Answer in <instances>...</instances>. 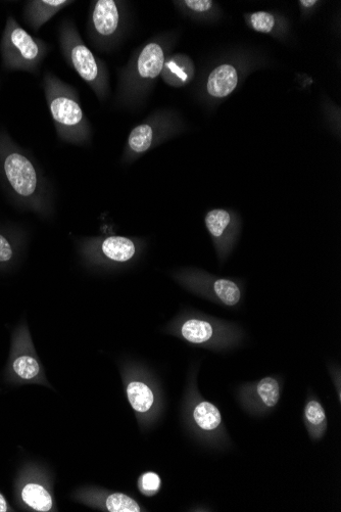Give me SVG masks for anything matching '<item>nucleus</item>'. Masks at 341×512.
Masks as SVG:
<instances>
[{
  "instance_id": "412c9836",
  "label": "nucleus",
  "mask_w": 341,
  "mask_h": 512,
  "mask_svg": "<svg viewBox=\"0 0 341 512\" xmlns=\"http://www.w3.org/2000/svg\"><path fill=\"white\" fill-rule=\"evenodd\" d=\"M258 394L264 404L268 407H274L280 397L278 382L272 378L263 379L257 387Z\"/></svg>"
},
{
  "instance_id": "0eeeda50",
  "label": "nucleus",
  "mask_w": 341,
  "mask_h": 512,
  "mask_svg": "<svg viewBox=\"0 0 341 512\" xmlns=\"http://www.w3.org/2000/svg\"><path fill=\"white\" fill-rule=\"evenodd\" d=\"M14 496L19 507L26 511L59 510L54 495L53 478L36 463L27 462L19 471L15 479Z\"/></svg>"
},
{
  "instance_id": "1a4fd4ad",
  "label": "nucleus",
  "mask_w": 341,
  "mask_h": 512,
  "mask_svg": "<svg viewBox=\"0 0 341 512\" xmlns=\"http://www.w3.org/2000/svg\"><path fill=\"white\" fill-rule=\"evenodd\" d=\"M123 27L122 5L115 0H95L88 12L86 34L96 51L107 50Z\"/></svg>"
},
{
  "instance_id": "2eb2a0df",
  "label": "nucleus",
  "mask_w": 341,
  "mask_h": 512,
  "mask_svg": "<svg viewBox=\"0 0 341 512\" xmlns=\"http://www.w3.org/2000/svg\"><path fill=\"white\" fill-rule=\"evenodd\" d=\"M73 499L83 505L109 512H140V505L124 493H104L90 487L80 488L73 493Z\"/></svg>"
},
{
  "instance_id": "f8f14e48",
  "label": "nucleus",
  "mask_w": 341,
  "mask_h": 512,
  "mask_svg": "<svg viewBox=\"0 0 341 512\" xmlns=\"http://www.w3.org/2000/svg\"><path fill=\"white\" fill-rule=\"evenodd\" d=\"M29 244L25 227L16 223H0V274L17 270L23 263Z\"/></svg>"
},
{
  "instance_id": "dca6fc26",
  "label": "nucleus",
  "mask_w": 341,
  "mask_h": 512,
  "mask_svg": "<svg viewBox=\"0 0 341 512\" xmlns=\"http://www.w3.org/2000/svg\"><path fill=\"white\" fill-rule=\"evenodd\" d=\"M73 4V0H29L23 9V19L34 32H38L46 23Z\"/></svg>"
},
{
  "instance_id": "a878e982",
  "label": "nucleus",
  "mask_w": 341,
  "mask_h": 512,
  "mask_svg": "<svg viewBox=\"0 0 341 512\" xmlns=\"http://www.w3.org/2000/svg\"><path fill=\"white\" fill-rule=\"evenodd\" d=\"M14 508L10 505L5 495L0 492V512H13Z\"/></svg>"
},
{
  "instance_id": "423d86ee",
  "label": "nucleus",
  "mask_w": 341,
  "mask_h": 512,
  "mask_svg": "<svg viewBox=\"0 0 341 512\" xmlns=\"http://www.w3.org/2000/svg\"><path fill=\"white\" fill-rule=\"evenodd\" d=\"M5 380L12 385H41L53 389L35 350L26 320L14 330L9 359L4 370Z\"/></svg>"
},
{
  "instance_id": "4be33fe9",
  "label": "nucleus",
  "mask_w": 341,
  "mask_h": 512,
  "mask_svg": "<svg viewBox=\"0 0 341 512\" xmlns=\"http://www.w3.org/2000/svg\"><path fill=\"white\" fill-rule=\"evenodd\" d=\"M161 478L158 474L149 472L143 474L138 480V488L146 496H154L161 489Z\"/></svg>"
},
{
  "instance_id": "393cba45",
  "label": "nucleus",
  "mask_w": 341,
  "mask_h": 512,
  "mask_svg": "<svg viewBox=\"0 0 341 512\" xmlns=\"http://www.w3.org/2000/svg\"><path fill=\"white\" fill-rule=\"evenodd\" d=\"M180 4L187 10L199 14L206 13L213 8V2H211V0H185V2Z\"/></svg>"
},
{
  "instance_id": "9d476101",
  "label": "nucleus",
  "mask_w": 341,
  "mask_h": 512,
  "mask_svg": "<svg viewBox=\"0 0 341 512\" xmlns=\"http://www.w3.org/2000/svg\"><path fill=\"white\" fill-rule=\"evenodd\" d=\"M172 276L177 283L191 291H209L225 306H236L241 300V290L231 279L214 277L202 270L191 268L175 271Z\"/></svg>"
},
{
  "instance_id": "bb28decb",
  "label": "nucleus",
  "mask_w": 341,
  "mask_h": 512,
  "mask_svg": "<svg viewBox=\"0 0 341 512\" xmlns=\"http://www.w3.org/2000/svg\"><path fill=\"white\" fill-rule=\"evenodd\" d=\"M300 4L303 8L311 9L318 4V2H316V0H301Z\"/></svg>"
},
{
  "instance_id": "6ab92c4d",
  "label": "nucleus",
  "mask_w": 341,
  "mask_h": 512,
  "mask_svg": "<svg viewBox=\"0 0 341 512\" xmlns=\"http://www.w3.org/2000/svg\"><path fill=\"white\" fill-rule=\"evenodd\" d=\"M127 398L135 412L149 413L156 403V395L151 386L139 379H130L126 387Z\"/></svg>"
},
{
  "instance_id": "f3484780",
  "label": "nucleus",
  "mask_w": 341,
  "mask_h": 512,
  "mask_svg": "<svg viewBox=\"0 0 341 512\" xmlns=\"http://www.w3.org/2000/svg\"><path fill=\"white\" fill-rule=\"evenodd\" d=\"M196 69L192 61L185 55H173L166 59L161 77L172 87H183L190 83Z\"/></svg>"
},
{
  "instance_id": "aec40b11",
  "label": "nucleus",
  "mask_w": 341,
  "mask_h": 512,
  "mask_svg": "<svg viewBox=\"0 0 341 512\" xmlns=\"http://www.w3.org/2000/svg\"><path fill=\"white\" fill-rule=\"evenodd\" d=\"M194 422L205 431L216 430L222 423L219 409L209 402H202L193 411Z\"/></svg>"
},
{
  "instance_id": "4468645a",
  "label": "nucleus",
  "mask_w": 341,
  "mask_h": 512,
  "mask_svg": "<svg viewBox=\"0 0 341 512\" xmlns=\"http://www.w3.org/2000/svg\"><path fill=\"white\" fill-rule=\"evenodd\" d=\"M168 332L189 344L197 346L226 340L225 330L217 329L211 321L197 316H187L175 320L170 325Z\"/></svg>"
},
{
  "instance_id": "6e6552de",
  "label": "nucleus",
  "mask_w": 341,
  "mask_h": 512,
  "mask_svg": "<svg viewBox=\"0 0 341 512\" xmlns=\"http://www.w3.org/2000/svg\"><path fill=\"white\" fill-rule=\"evenodd\" d=\"M167 58L162 42L146 43L122 77V98L133 101L144 95L150 85L161 76Z\"/></svg>"
},
{
  "instance_id": "20e7f679",
  "label": "nucleus",
  "mask_w": 341,
  "mask_h": 512,
  "mask_svg": "<svg viewBox=\"0 0 341 512\" xmlns=\"http://www.w3.org/2000/svg\"><path fill=\"white\" fill-rule=\"evenodd\" d=\"M58 40L65 62L89 86L96 98L104 102L110 89L108 69L85 44L72 19L61 22Z\"/></svg>"
},
{
  "instance_id": "f257e3e1",
  "label": "nucleus",
  "mask_w": 341,
  "mask_h": 512,
  "mask_svg": "<svg viewBox=\"0 0 341 512\" xmlns=\"http://www.w3.org/2000/svg\"><path fill=\"white\" fill-rule=\"evenodd\" d=\"M0 188L16 209L45 221L56 217L54 185L33 155L0 127Z\"/></svg>"
},
{
  "instance_id": "ddd939ff",
  "label": "nucleus",
  "mask_w": 341,
  "mask_h": 512,
  "mask_svg": "<svg viewBox=\"0 0 341 512\" xmlns=\"http://www.w3.org/2000/svg\"><path fill=\"white\" fill-rule=\"evenodd\" d=\"M220 264L232 253L238 237L236 217L225 209H213L205 217Z\"/></svg>"
},
{
  "instance_id": "9b49d317",
  "label": "nucleus",
  "mask_w": 341,
  "mask_h": 512,
  "mask_svg": "<svg viewBox=\"0 0 341 512\" xmlns=\"http://www.w3.org/2000/svg\"><path fill=\"white\" fill-rule=\"evenodd\" d=\"M175 129L172 118L166 116H157L137 125L129 133L124 161L132 162L150 152Z\"/></svg>"
},
{
  "instance_id": "5701e85b",
  "label": "nucleus",
  "mask_w": 341,
  "mask_h": 512,
  "mask_svg": "<svg viewBox=\"0 0 341 512\" xmlns=\"http://www.w3.org/2000/svg\"><path fill=\"white\" fill-rule=\"evenodd\" d=\"M250 23L253 29L260 33H270L275 27V18L267 12H257L251 15Z\"/></svg>"
},
{
  "instance_id": "a211bd4d",
  "label": "nucleus",
  "mask_w": 341,
  "mask_h": 512,
  "mask_svg": "<svg viewBox=\"0 0 341 512\" xmlns=\"http://www.w3.org/2000/svg\"><path fill=\"white\" fill-rule=\"evenodd\" d=\"M238 84V74L236 69L229 65L223 64L214 69L207 83L209 95L216 99H224L231 95Z\"/></svg>"
},
{
  "instance_id": "f03ea898",
  "label": "nucleus",
  "mask_w": 341,
  "mask_h": 512,
  "mask_svg": "<svg viewBox=\"0 0 341 512\" xmlns=\"http://www.w3.org/2000/svg\"><path fill=\"white\" fill-rule=\"evenodd\" d=\"M41 86L60 141L77 147L89 146L92 126L77 89L50 71L43 73Z\"/></svg>"
},
{
  "instance_id": "39448f33",
  "label": "nucleus",
  "mask_w": 341,
  "mask_h": 512,
  "mask_svg": "<svg viewBox=\"0 0 341 512\" xmlns=\"http://www.w3.org/2000/svg\"><path fill=\"white\" fill-rule=\"evenodd\" d=\"M48 54L50 46L46 41L30 34L12 15L8 16L0 39V56L5 71L39 75Z\"/></svg>"
},
{
  "instance_id": "b1692460",
  "label": "nucleus",
  "mask_w": 341,
  "mask_h": 512,
  "mask_svg": "<svg viewBox=\"0 0 341 512\" xmlns=\"http://www.w3.org/2000/svg\"><path fill=\"white\" fill-rule=\"evenodd\" d=\"M305 415L308 422L313 426H320L326 421L325 411L317 401H311L308 403Z\"/></svg>"
},
{
  "instance_id": "7ed1b4c3",
  "label": "nucleus",
  "mask_w": 341,
  "mask_h": 512,
  "mask_svg": "<svg viewBox=\"0 0 341 512\" xmlns=\"http://www.w3.org/2000/svg\"><path fill=\"white\" fill-rule=\"evenodd\" d=\"M80 265L92 272H110L135 265L146 242L122 236L89 237L75 242Z\"/></svg>"
}]
</instances>
